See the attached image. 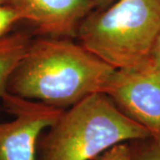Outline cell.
Here are the masks:
<instances>
[{
  "label": "cell",
  "instance_id": "cell-8",
  "mask_svg": "<svg viewBox=\"0 0 160 160\" xmlns=\"http://www.w3.org/2000/svg\"><path fill=\"white\" fill-rule=\"evenodd\" d=\"M18 22H22V19L11 5H0V38L8 34L12 27Z\"/></svg>",
  "mask_w": 160,
  "mask_h": 160
},
{
  "label": "cell",
  "instance_id": "cell-1",
  "mask_svg": "<svg viewBox=\"0 0 160 160\" xmlns=\"http://www.w3.org/2000/svg\"><path fill=\"white\" fill-rule=\"evenodd\" d=\"M115 69L69 38L32 39L12 72L7 92L60 109L105 91Z\"/></svg>",
  "mask_w": 160,
  "mask_h": 160
},
{
  "label": "cell",
  "instance_id": "cell-11",
  "mask_svg": "<svg viewBox=\"0 0 160 160\" xmlns=\"http://www.w3.org/2000/svg\"><path fill=\"white\" fill-rule=\"evenodd\" d=\"M150 60L156 66L160 68V34L158 38V39H157L156 44H155Z\"/></svg>",
  "mask_w": 160,
  "mask_h": 160
},
{
  "label": "cell",
  "instance_id": "cell-7",
  "mask_svg": "<svg viewBox=\"0 0 160 160\" xmlns=\"http://www.w3.org/2000/svg\"><path fill=\"white\" fill-rule=\"evenodd\" d=\"M26 31L8 33L0 38V100L7 92L12 72L26 53L31 42Z\"/></svg>",
  "mask_w": 160,
  "mask_h": 160
},
{
  "label": "cell",
  "instance_id": "cell-5",
  "mask_svg": "<svg viewBox=\"0 0 160 160\" xmlns=\"http://www.w3.org/2000/svg\"><path fill=\"white\" fill-rule=\"evenodd\" d=\"M1 101L13 118L0 123V160H38L40 136L64 109L8 92Z\"/></svg>",
  "mask_w": 160,
  "mask_h": 160
},
{
  "label": "cell",
  "instance_id": "cell-13",
  "mask_svg": "<svg viewBox=\"0 0 160 160\" xmlns=\"http://www.w3.org/2000/svg\"><path fill=\"white\" fill-rule=\"evenodd\" d=\"M12 0H0V5H9Z\"/></svg>",
  "mask_w": 160,
  "mask_h": 160
},
{
  "label": "cell",
  "instance_id": "cell-10",
  "mask_svg": "<svg viewBox=\"0 0 160 160\" xmlns=\"http://www.w3.org/2000/svg\"><path fill=\"white\" fill-rule=\"evenodd\" d=\"M132 160H160V143L152 140L149 146L139 150L137 153L132 150Z\"/></svg>",
  "mask_w": 160,
  "mask_h": 160
},
{
  "label": "cell",
  "instance_id": "cell-9",
  "mask_svg": "<svg viewBox=\"0 0 160 160\" xmlns=\"http://www.w3.org/2000/svg\"><path fill=\"white\" fill-rule=\"evenodd\" d=\"M132 149L126 142L116 144L94 160H132Z\"/></svg>",
  "mask_w": 160,
  "mask_h": 160
},
{
  "label": "cell",
  "instance_id": "cell-2",
  "mask_svg": "<svg viewBox=\"0 0 160 160\" xmlns=\"http://www.w3.org/2000/svg\"><path fill=\"white\" fill-rule=\"evenodd\" d=\"M151 139L105 93L98 92L64 109L38 144V160H94L116 144Z\"/></svg>",
  "mask_w": 160,
  "mask_h": 160
},
{
  "label": "cell",
  "instance_id": "cell-3",
  "mask_svg": "<svg viewBox=\"0 0 160 160\" xmlns=\"http://www.w3.org/2000/svg\"><path fill=\"white\" fill-rule=\"evenodd\" d=\"M160 34V0H115L95 8L77 36L88 51L116 69L149 62Z\"/></svg>",
  "mask_w": 160,
  "mask_h": 160
},
{
  "label": "cell",
  "instance_id": "cell-6",
  "mask_svg": "<svg viewBox=\"0 0 160 160\" xmlns=\"http://www.w3.org/2000/svg\"><path fill=\"white\" fill-rule=\"evenodd\" d=\"M9 5L37 33L65 38L76 37L81 22L95 9L92 0H12Z\"/></svg>",
  "mask_w": 160,
  "mask_h": 160
},
{
  "label": "cell",
  "instance_id": "cell-4",
  "mask_svg": "<svg viewBox=\"0 0 160 160\" xmlns=\"http://www.w3.org/2000/svg\"><path fill=\"white\" fill-rule=\"evenodd\" d=\"M103 93L160 143V68L151 60L131 68L115 69Z\"/></svg>",
  "mask_w": 160,
  "mask_h": 160
},
{
  "label": "cell",
  "instance_id": "cell-12",
  "mask_svg": "<svg viewBox=\"0 0 160 160\" xmlns=\"http://www.w3.org/2000/svg\"><path fill=\"white\" fill-rule=\"evenodd\" d=\"M95 8H104L113 3L115 0H92Z\"/></svg>",
  "mask_w": 160,
  "mask_h": 160
}]
</instances>
